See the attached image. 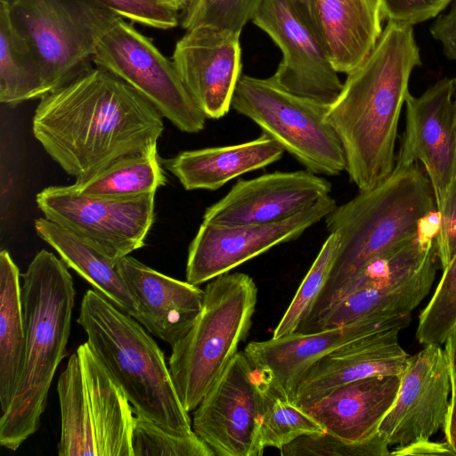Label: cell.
Listing matches in <instances>:
<instances>
[{
    "label": "cell",
    "mask_w": 456,
    "mask_h": 456,
    "mask_svg": "<svg viewBox=\"0 0 456 456\" xmlns=\"http://www.w3.org/2000/svg\"><path fill=\"white\" fill-rule=\"evenodd\" d=\"M251 20L282 53L271 76L275 82L294 94L325 105L338 98L343 83L324 45L285 0H261Z\"/></svg>",
    "instance_id": "15"
},
{
    "label": "cell",
    "mask_w": 456,
    "mask_h": 456,
    "mask_svg": "<svg viewBox=\"0 0 456 456\" xmlns=\"http://www.w3.org/2000/svg\"><path fill=\"white\" fill-rule=\"evenodd\" d=\"M161 113L111 72L94 66L45 94L32 132L46 153L76 180L158 145Z\"/></svg>",
    "instance_id": "1"
},
{
    "label": "cell",
    "mask_w": 456,
    "mask_h": 456,
    "mask_svg": "<svg viewBox=\"0 0 456 456\" xmlns=\"http://www.w3.org/2000/svg\"><path fill=\"white\" fill-rule=\"evenodd\" d=\"M5 1L39 57L45 95L93 67L98 38L119 17L95 0Z\"/></svg>",
    "instance_id": "9"
},
{
    "label": "cell",
    "mask_w": 456,
    "mask_h": 456,
    "mask_svg": "<svg viewBox=\"0 0 456 456\" xmlns=\"http://www.w3.org/2000/svg\"><path fill=\"white\" fill-rule=\"evenodd\" d=\"M131 445L133 456H215L195 432L184 436L173 435L136 414Z\"/></svg>",
    "instance_id": "34"
},
{
    "label": "cell",
    "mask_w": 456,
    "mask_h": 456,
    "mask_svg": "<svg viewBox=\"0 0 456 456\" xmlns=\"http://www.w3.org/2000/svg\"><path fill=\"white\" fill-rule=\"evenodd\" d=\"M77 322L136 415L173 435L194 433L163 352L136 319L88 289Z\"/></svg>",
    "instance_id": "4"
},
{
    "label": "cell",
    "mask_w": 456,
    "mask_h": 456,
    "mask_svg": "<svg viewBox=\"0 0 456 456\" xmlns=\"http://www.w3.org/2000/svg\"><path fill=\"white\" fill-rule=\"evenodd\" d=\"M116 265L136 302L138 322L171 346L183 338L201 311L204 290L163 274L129 255Z\"/></svg>",
    "instance_id": "21"
},
{
    "label": "cell",
    "mask_w": 456,
    "mask_h": 456,
    "mask_svg": "<svg viewBox=\"0 0 456 456\" xmlns=\"http://www.w3.org/2000/svg\"><path fill=\"white\" fill-rule=\"evenodd\" d=\"M118 16L159 29H169L180 22V10L167 0H95Z\"/></svg>",
    "instance_id": "37"
},
{
    "label": "cell",
    "mask_w": 456,
    "mask_h": 456,
    "mask_svg": "<svg viewBox=\"0 0 456 456\" xmlns=\"http://www.w3.org/2000/svg\"><path fill=\"white\" fill-rule=\"evenodd\" d=\"M299 19L322 42L320 30L316 0H285ZM323 44V43H322Z\"/></svg>",
    "instance_id": "42"
},
{
    "label": "cell",
    "mask_w": 456,
    "mask_h": 456,
    "mask_svg": "<svg viewBox=\"0 0 456 456\" xmlns=\"http://www.w3.org/2000/svg\"><path fill=\"white\" fill-rule=\"evenodd\" d=\"M451 399L448 413L444 425L445 441L456 456V388L451 387Z\"/></svg>",
    "instance_id": "43"
},
{
    "label": "cell",
    "mask_w": 456,
    "mask_h": 456,
    "mask_svg": "<svg viewBox=\"0 0 456 456\" xmlns=\"http://www.w3.org/2000/svg\"><path fill=\"white\" fill-rule=\"evenodd\" d=\"M331 190L330 181L306 169L240 179L206 208L203 221L222 225L275 223L306 209Z\"/></svg>",
    "instance_id": "18"
},
{
    "label": "cell",
    "mask_w": 456,
    "mask_h": 456,
    "mask_svg": "<svg viewBox=\"0 0 456 456\" xmlns=\"http://www.w3.org/2000/svg\"><path fill=\"white\" fill-rule=\"evenodd\" d=\"M232 108L256 123L306 170L331 176L346 170L342 145L325 119L329 105L294 94L272 77L241 75Z\"/></svg>",
    "instance_id": "8"
},
{
    "label": "cell",
    "mask_w": 456,
    "mask_h": 456,
    "mask_svg": "<svg viewBox=\"0 0 456 456\" xmlns=\"http://www.w3.org/2000/svg\"><path fill=\"white\" fill-rule=\"evenodd\" d=\"M322 43L335 69L350 74L367 58L383 29L378 0H316Z\"/></svg>",
    "instance_id": "25"
},
{
    "label": "cell",
    "mask_w": 456,
    "mask_h": 456,
    "mask_svg": "<svg viewBox=\"0 0 456 456\" xmlns=\"http://www.w3.org/2000/svg\"><path fill=\"white\" fill-rule=\"evenodd\" d=\"M388 444L379 434L360 442H352L328 432L301 436L281 450L282 456H387Z\"/></svg>",
    "instance_id": "36"
},
{
    "label": "cell",
    "mask_w": 456,
    "mask_h": 456,
    "mask_svg": "<svg viewBox=\"0 0 456 456\" xmlns=\"http://www.w3.org/2000/svg\"><path fill=\"white\" fill-rule=\"evenodd\" d=\"M259 374L261 391L260 436L264 447L280 451L296 439L325 432L303 408L280 394Z\"/></svg>",
    "instance_id": "31"
},
{
    "label": "cell",
    "mask_w": 456,
    "mask_h": 456,
    "mask_svg": "<svg viewBox=\"0 0 456 456\" xmlns=\"http://www.w3.org/2000/svg\"><path fill=\"white\" fill-rule=\"evenodd\" d=\"M398 325L356 338L316 362L300 383L298 406L318 400L346 383L375 376H402L410 359L398 337Z\"/></svg>",
    "instance_id": "20"
},
{
    "label": "cell",
    "mask_w": 456,
    "mask_h": 456,
    "mask_svg": "<svg viewBox=\"0 0 456 456\" xmlns=\"http://www.w3.org/2000/svg\"><path fill=\"white\" fill-rule=\"evenodd\" d=\"M444 345V350L450 370L451 387L456 388V324L448 334Z\"/></svg>",
    "instance_id": "44"
},
{
    "label": "cell",
    "mask_w": 456,
    "mask_h": 456,
    "mask_svg": "<svg viewBox=\"0 0 456 456\" xmlns=\"http://www.w3.org/2000/svg\"><path fill=\"white\" fill-rule=\"evenodd\" d=\"M438 264L436 249L411 275L379 288L351 293L300 327L297 332L310 333L341 327L366 318L411 314L428 294Z\"/></svg>",
    "instance_id": "24"
},
{
    "label": "cell",
    "mask_w": 456,
    "mask_h": 456,
    "mask_svg": "<svg viewBox=\"0 0 456 456\" xmlns=\"http://www.w3.org/2000/svg\"><path fill=\"white\" fill-rule=\"evenodd\" d=\"M165 183L156 147L124 157L93 176L76 180L71 187L86 196L127 199L155 194Z\"/></svg>",
    "instance_id": "30"
},
{
    "label": "cell",
    "mask_w": 456,
    "mask_h": 456,
    "mask_svg": "<svg viewBox=\"0 0 456 456\" xmlns=\"http://www.w3.org/2000/svg\"><path fill=\"white\" fill-rule=\"evenodd\" d=\"M93 62L135 89L180 131L204 129L207 118L173 61L125 19L118 17L98 38Z\"/></svg>",
    "instance_id": "10"
},
{
    "label": "cell",
    "mask_w": 456,
    "mask_h": 456,
    "mask_svg": "<svg viewBox=\"0 0 456 456\" xmlns=\"http://www.w3.org/2000/svg\"><path fill=\"white\" fill-rule=\"evenodd\" d=\"M337 206L328 195L297 215L275 223L222 225L203 221L189 246L186 281L200 285L230 273L279 244L297 240Z\"/></svg>",
    "instance_id": "13"
},
{
    "label": "cell",
    "mask_w": 456,
    "mask_h": 456,
    "mask_svg": "<svg viewBox=\"0 0 456 456\" xmlns=\"http://www.w3.org/2000/svg\"><path fill=\"white\" fill-rule=\"evenodd\" d=\"M203 290L201 311L185 336L171 346L168 361L175 389L189 412L238 353L257 301L256 283L243 273L221 274Z\"/></svg>",
    "instance_id": "6"
},
{
    "label": "cell",
    "mask_w": 456,
    "mask_h": 456,
    "mask_svg": "<svg viewBox=\"0 0 456 456\" xmlns=\"http://www.w3.org/2000/svg\"><path fill=\"white\" fill-rule=\"evenodd\" d=\"M39 57L29 40L12 20L5 0L0 1V102L15 106L42 98Z\"/></svg>",
    "instance_id": "29"
},
{
    "label": "cell",
    "mask_w": 456,
    "mask_h": 456,
    "mask_svg": "<svg viewBox=\"0 0 456 456\" xmlns=\"http://www.w3.org/2000/svg\"><path fill=\"white\" fill-rule=\"evenodd\" d=\"M34 225L37 235L55 249L68 267L117 307L138 321L136 302L120 275L117 263L45 217L36 219Z\"/></svg>",
    "instance_id": "26"
},
{
    "label": "cell",
    "mask_w": 456,
    "mask_h": 456,
    "mask_svg": "<svg viewBox=\"0 0 456 456\" xmlns=\"http://www.w3.org/2000/svg\"><path fill=\"white\" fill-rule=\"evenodd\" d=\"M436 230L429 232L423 227L414 238L371 259L346 279L303 325L314 320L337 301L351 293L396 282L417 272L436 249Z\"/></svg>",
    "instance_id": "28"
},
{
    "label": "cell",
    "mask_w": 456,
    "mask_h": 456,
    "mask_svg": "<svg viewBox=\"0 0 456 456\" xmlns=\"http://www.w3.org/2000/svg\"><path fill=\"white\" fill-rule=\"evenodd\" d=\"M20 273L7 250L0 253V404H11L20 380L25 351Z\"/></svg>",
    "instance_id": "27"
},
{
    "label": "cell",
    "mask_w": 456,
    "mask_h": 456,
    "mask_svg": "<svg viewBox=\"0 0 456 456\" xmlns=\"http://www.w3.org/2000/svg\"><path fill=\"white\" fill-rule=\"evenodd\" d=\"M435 213L433 186L419 163L395 165L381 183L337 206L326 216L325 224L330 233L340 236V246L328 283L310 316L371 259L417 236Z\"/></svg>",
    "instance_id": "5"
},
{
    "label": "cell",
    "mask_w": 456,
    "mask_h": 456,
    "mask_svg": "<svg viewBox=\"0 0 456 456\" xmlns=\"http://www.w3.org/2000/svg\"><path fill=\"white\" fill-rule=\"evenodd\" d=\"M383 19L413 26L432 19L452 0H378Z\"/></svg>",
    "instance_id": "38"
},
{
    "label": "cell",
    "mask_w": 456,
    "mask_h": 456,
    "mask_svg": "<svg viewBox=\"0 0 456 456\" xmlns=\"http://www.w3.org/2000/svg\"><path fill=\"white\" fill-rule=\"evenodd\" d=\"M25 351L17 389L0 419V444L16 451L39 428L71 330L75 288L68 266L40 250L21 275Z\"/></svg>",
    "instance_id": "3"
},
{
    "label": "cell",
    "mask_w": 456,
    "mask_h": 456,
    "mask_svg": "<svg viewBox=\"0 0 456 456\" xmlns=\"http://www.w3.org/2000/svg\"><path fill=\"white\" fill-rule=\"evenodd\" d=\"M172 61L207 118L219 119L229 112L241 77L240 34L208 25L195 27L176 42Z\"/></svg>",
    "instance_id": "17"
},
{
    "label": "cell",
    "mask_w": 456,
    "mask_h": 456,
    "mask_svg": "<svg viewBox=\"0 0 456 456\" xmlns=\"http://www.w3.org/2000/svg\"><path fill=\"white\" fill-rule=\"evenodd\" d=\"M437 215L436 255L441 268L444 269L456 254V191L448 195Z\"/></svg>",
    "instance_id": "39"
},
{
    "label": "cell",
    "mask_w": 456,
    "mask_h": 456,
    "mask_svg": "<svg viewBox=\"0 0 456 456\" xmlns=\"http://www.w3.org/2000/svg\"><path fill=\"white\" fill-rule=\"evenodd\" d=\"M283 147L262 133L247 142L184 151L166 167L187 191H216L231 180L278 161Z\"/></svg>",
    "instance_id": "23"
},
{
    "label": "cell",
    "mask_w": 456,
    "mask_h": 456,
    "mask_svg": "<svg viewBox=\"0 0 456 456\" xmlns=\"http://www.w3.org/2000/svg\"><path fill=\"white\" fill-rule=\"evenodd\" d=\"M261 0H189L181 11L180 23L186 30L208 25L240 34Z\"/></svg>",
    "instance_id": "35"
},
{
    "label": "cell",
    "mask_w": 456,
    "mask_h": 456,
    "mask_svg": "<svg viewBox=\"0 0 456 456\" xmlns=\"http://www.w3.org/2000/svg\"><path fill=\"white\" fill-rule=\"evenodd\" d=\"M450 370L440 344L425 345L410 356L396 399L379 432L388 445L430 439L444 428L450 406Z\"/></svg>",
    "instance_id": "16"
},
{
    "label": "cell",
    "mask_w": 456,
    "mask_h": 456,
    "mask_svg": "<svg viewBox=\"0 0 456 456\" xmlns=\"http://www.w3.org/2000/svg\"><path fill=\"white\" fill-rule=\"evenodd\" d=\"M390 455L395 456H421V455H454L452 447L445 441L444 443L432 442L429 439L418 440L416 442L397 446L390 452Z\"/></svg>",
    "instance_id": "41"
},
{
    "label": "cell",
    "mask_w": 456,
    "mask_h": 456,
    "mask_svg": "<svg viewBox=\"0 0 456 456\" xmlns=\"http://www.w3.org/2000/svg\"><path fill=\"white\" fill-rule=\"evenodd\" d=\"M412 26L387 20L364 61L347 75L325 119L342 145L346 170L361 191L386 180L395 167L401 110L413 69L421 65Z\"/></svg>",
    "instance_id": "2"
},
{
    "label": "cell",
    "mask_w": 456,
    "mask_h": 456,
    "mask_svg": "<svg viewBox=\"0 0 456 456\" xmlns=\"http://www.w3.org/2000/svg\"><path fill=\"white\" fill-rule=\"evenodd\" d=\"M411 320V314L372 317L315 332L296 331L280 338L250 342L244 353L272 387L294 402L304 377L320 359L356 338L398 325L407 327Z\"/></svg>",
    "instance_id": "19"
},
{
    "label": "cell",
    "mask_w": 456,
    "mask_h": 456,
    "mask_svg": "<svg viewBox=\"0 0 456 456\" xmlns=\"http://www.w3.org/2000/svg\"><path fill=\"white\" fill-rule=\"evenodd\" d=\"M167 1L169 2L170 4H172L173 5H175L180 11H182L184 8V6L187 4V3L189 2V0H167Z\"/></svg>",
    "instance_id": "45"
},
{
    "label": "cell",
    "mask_w": 456,
    "mask_h": 456,
    "mask_svg": "<svg viewBox=\"0 0 456 456\" xmlns=\"http://www.w3.org/2000/svg\"><path fill=\"white\" fill-rule=\"evenodd\" d=\"M430 33L441 43L444 55L456 61V0L450 11L440 15L431 25Z\"/></svg>",
    "instance_id": "40"
},
{
    "label": "cell",
    "mask_w": 456,
    "mask_h": 456,
    "mask_svg": "<svg viewBox=\"0 0 456 456\" xmlns=\"http://www.w3.org/2000/svg\"><path fill=\"white\" fill-rule=\"evenodd\" d=\"M456 324V254L443 269L437 287L420 313L416 338L422 345L443 344Z\"/></svg>",
    "instance_id": "33"
},
{
    "label": "cell",
    "mask_w": 456,
    "mask_h": 456,
    "mask_svg": "<svg viewBox=\"0 0 456 456\" xmlns=\"http://www.w3.org/2000/svg\"><path fill=\"white\" fill-rule=\"evenodd\" d=\"M259 374L238 352L194 410L193 431L215 456H261Z\"/></svg>",
    "instance_id": "12"
},
{
    "label": "cell",
    "mask_w": 456,
    "mask_h": 456,
    "mask_svg": "<svg viewBox=\"0 0 456 456\" xmlns=\"http://www.w3.org/2000/svg\"><path fill=\"white\" fill-rule=\"evenodd\" d=\"M57 392L59 456H133L134 409L87 342L69 358Z\"/></svg>",
    "instance_id": "7"
},
{
    "label": "cell",
    "mask_w": 456,
    "mask_h": 456,
    "mask_svg": "<svg viewBox=\"0 0 456 456\" xmlns=\"http://www.w3.org/2000/svg\"><path fill=\"white\" fill-rule=\"evenodd\" d=\"M339 246L340 236L330 232L276 326L273 338L296 332L308 319L328 283Z\"/></svg>",
    "instance_id": "32"
},
{
    "label": "cell",
    "mask_w": 456,
    "mask_h": 456,
    "mask_svg": "<svg viewBox=\"0 0 456 456\" xmlns=\"http://www.w3.org/2000/svg\"><path fill=\"white\" fill-rule=\"evenodd\" d=\"M405 104V128L395 165H423L438 213L456 172V77L438 80L419 96L409 94Z\"/></svg>",
    "instance_id": "14"
},
{
    "label": "cell",
    "mask_w": 456,
    "mask_h": 456,
    "mask_svg": "<svg viewBox=\"0 0 456 456\" xmlns=\"http://www.w3.org/2000/svg\"><path fill=\"white\" fill-rule=\"evenodd\" d=\"M155 194L107 199L78 193L71 185L49 186L36 197L48 220L86 241L111 261L144 246L154 221Z\"/></svg>",
    "instance_id": "11"
},
{
    "label": "cell",
    "mask_w": 456,
    "mask_h": 456,
    "mask_svg": "<svg viewBox=\"0 0 456 456\" xmlns=\"http://www.w3.org/2000/svg\"><path fill=\"white\" fill-rule=\"evenodd\" d=\"M401 376H375L341 385L301 406L325 432L352 442L368 440L393 406Z\"/></svg>",
    "instance_id": "22"
},
{
    "label": "cell",
    "mask_w": 456,
    "mask_h": 456,
    "mask_svg": "<svg viewBox=\"0 0 456 456\" xmlns=\"http://www.w3.org/2000/svg\"><path fill=\"white\" fill-rule=\"evenodd\" d=\"M456 191V172H455V177H454V181H453V183H452V186L448 193V195L450 193H452V191ZM448 197V196H447ZM447 199V198H446ZM445 203V202H444Z\"/></svg>",
    "instance_id": "46"
}]
</instances>
